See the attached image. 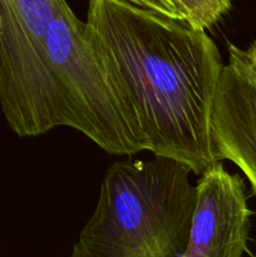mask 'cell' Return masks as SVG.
Masks as SVG:
<instances>
[{
  "instance_id": "2",
  "label": "cell",
  "mask_w": 256,
  "mask_h": 257,
  "mask_svg": "<svg viewBox=\"0 0 256 257\" xmlns=\"http://www.w3.org/2000/svg\"><path fill=\"white\" fill-rule=\"evenodd\" d=\"M191 173L161 156L112 163L69 257H182L197 201Z\"/></svg>"
},
{
  "instance_id": "1",
  "label": "cell",
  "mask_w": 256,
  "mask_h": 257,
  "mask_svg": "<svg viewBox=\"0 0 256 257\" xmlns=\"http://www.w3.org/2000/svg\"><path fill=\"white\" fill-rule=\"evenodd\" d=\"M85 37L142 151L193 175L220 162L211 132L223 62L206 30L130 0H88Z\"/></svg>"
},
{
  "instance_id": "3",
  "label": "cell",
  "mask_w": 256,
  "mask_h": 257,
  "mask_svg": "<svg viewBox=\"0 0 256 257\" xmlns=\"http://www.w3.org/2000/svg\"><path fill=\"white\" fill-rule=\"evenodd\" d=\"M65 0H0V109L18 137L60 127L48 35Z\"/></svg>"
},
{
  "instance_id": "7",
  "label": "cell",
  "mask_w": 256,
  "mask_h": 257,
  "mask_svg": "<svg viewBox=\"0 0 256 257\" xmlns=\"http://www.w3.org/2000/svg\"><path fill=\"white\" fill-rule=\"evenodd\" d=\"M130 2L138 5V7L151 9L153 10V12H157L160 13V14L166 15V8L163 0H130Z\"/></svg>"
},
{
  "instance_id": "4",
  "label": "cell",
  "mask_w": 256,
  "mask_h": 257,
  "mask_svg": "<svg viewBox=\"0 0 256 257\" xmlns=\"http://www.w3.org/2000/svg\"><path fill=\"white\" fill-rule=\"evenodd\" d=\"M190 238L182 257H243L252 211L245 182L222 161L200 176Z\"/></svg>"
},
{
  "instance_id": "6",
  "label": "cell",
  "mask_w": 256,
  "mask_h": 257,
  "mask_svg": "<svg viewBox=\"0 0 256 257\" xmlns=\"http://www.w3.org/2000/svg\"><path fill=\"white\" fill-rule=\"evenodd\" d=\"M163 3L166 17L201 30L215 27L232 8V0H163Z\"/></svg>"
},
{
  "instance_id": "9",
  "label": "cell",
  "mask_w": 256,
  "mask_h": 257,
  "mask_svg": "<svg viewBox=\"0 0 256 257\" xmlns=\"http://www.w3.org/2000/svg\"><path fill=\"white\" fill-rule=\"evenodd\" d=\"M253 257H256V256H253Z\"/></svg>"
},
{
  "instance_id": "5",
  "label": "cell",
  "mask_w": 256,
  "mask_h": 257,
  "mask_svg": "<svg viewBox=\"0 0 256 257\" xmlns=\"http://www.w3.org/2000/svg\"><path fill=\"white\" fill-rule=\"evenodd\" d=\"M220 161H230L247 178L256 196V78L245 50L228 44L211 119Z\"/></svg>"
},
{
  "instance_id": "8",
  "label": "cell",
  "mask_w": 256,
  "mask_h": 257,
  "mask_svg": "<svg viewBox=\"0 0 256 257\" xmlns=\"http://www.w3.org/2000/svg\"><path fill=\"white\" fill-rule=\"evenodd\" d=\"M245 55L246 58H247L248 64H250L251 69H252L256 78V40H253V42L248 45L247 49L245 50Z\"/></svg>"
}]
</instances>
